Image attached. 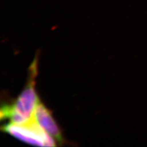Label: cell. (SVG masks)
<instances>
[{
    "label": "cell",
    "mask_w": 147,
    "mask_h": 147,
    "mask_svg": "<svg viewBox=\"0 0 147 147\" xmlns=\"http://www.w3.org/2000/svg\"><path fill=\"white\" fill-rule=\"evenodd\" d=\"M38 74V59L35 58L29 68L28 82L19 96L12 104L1 107V119H9L10 123L23 125L33 119L36 107L40 102L35 90V79Z\"/></svg>",
    "instance_id": "6da1fadb"
},
{
    "label": "cell",
    "mask_w": 147,
    "mask_h": 147,
    "mask_svg": "<svg viewBox=\"0 0 147 147\" xmlns=\"http://www.w3.org/2000/svg\"><path fill=\"white\" fill-rule=\"evenodd\" d=\"M1 129L19 140L35 146H56L53 138L45 131L34 119L28 123L18 125L9 123L4 125Z\"/></svg>",
    "instance_id": "7a4b0ae2"
},
{
    "label": "cell",
    "mask_w": 147,
    "mask_h": 147,
    "mask_svg": "<svg viewBox=\"0 0 147 147\" xmlns=\"http://www.w3.org/2000/svg\"><path fill=\"white\" fill-rule=\"evenodd\" d=\"M33 119L36 122L58 142L63 143L62 132L52 116V112L40 102L34 110Z\"/></svg>",
    "instance_id": "3957f363"
}]
</instances>
